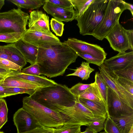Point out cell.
Instances as JSON below:
<instances>
[{
  "instance_id": "cell-1",
  "label": "cell",
  "mask_w": 133,
  "mask_h": 133,
  "mask_svg": "<svg viewBox=\"0 0 133 133\" xmlns=\"http://www.w3.org/2000/svg\"><path fill=\"white\" fill-rule=\"evenodd\" d=\"M78 55L64 42L38 48L37 63L41 75L51 78L63 75Z\"/></svg>"
},
{
  "instance_id": "cell-2",
  "label": "cell",
  "mask_w": 133,
  "mask_h": 133,
  "mask_svg": "<svg viewBox=\"0 0 133 133\" xmlns=\"http://www.w3.org/2000/svg\"><path fill=\"white\" fill-rule=\"evenodd\" d=\"M30 96L37 102L53 110L58 106H72L77 101V98L68 87L58 83L37 89Z\"/></svg>"
},
{
  "instance_id": "cell-3",
  "label": "cell",
  "mask_w": 133,
  "mask_h": 133,
  "mask_svg": "<svg viewBox=\"0 0 133 133\" xmlns=\"http://www.w3.org/2000/svg\"><path fill=\"white\" fill-rule=\"evenodd\" d=\"M22 108L33 116L43 127L56 128L62 126L67 118L58 112L37 102L30 96L24 97Z\"/></svg>"
},
{
  "instance_id": "cell-4",
  "label": "cell",
  "mask_w": 133,
  "mask_h": 133,
  "mask_svg": "<svg viewBox=\"0 0 133 133\" xmlns=\"http://www.w3.org/2000/svg\"><path fill=\"white\" fill-rule=\"evenodd\" d=\"M110 0H94L81 16L76 19L80 34L92 36L101 24Z\"/></svg>"
},
{
  "instance_id": "cell-5",
  "label": "cell",
  "mask_w": 133,
  "mask_h": 133,
  "mask_svg": "<svg viewBox=\"0 0 133 133\" xmlns=\"http://www.w3.org/2000/svg\"><path fill=\"white\" fill-rule=\"evenodd\" d=\"M29 17L27 13L18 8L0 12V34L18 33L23 35Z\"/></svg>"
},
{
  "instance_id": "cell-6",
  "label": "cell",
  "mask_w": 133,
  "mask_h": 133,
  "mask_svg": "<svg viewBox=\"0 0 133 133\" xmlns=\"http://www.w3.org/2000/svg\"><path fill=\"white\" fill-rule=\"evenodd\" d=\"M125 2L121 0H110L101 24L92 36L102 40L119 21L123 12L127 9Z\"/></svg>"
},
{
  "instance_id": "cell-7",
  "label": "cell",
  "mask_w": 133,
  "mask_h": 133,
  "mask_svg": "<svg viewBox=\"0 0 133 133\" xmlns=\"http://www.w3.org/2000/svg\"><path fill=\"white\" fill-rule=\"evenodd\" d=\"M105 38L108 41L111 47L115 51L125 52L133 50V30H127L117 23Z\"/></svg>"
},
{
  "instance_id": "cell-8",
  "label": "cell",
  "mask_w": 133,
  "mask_h": 133,
  "mask_svg": "<svg viewBox=\"0 0 133 133\" xmlns=\"http://www.w3.org/2000/svg\"><path fill=\"white\" fill-rule=\"evenodd\" d=\"M66 117V122L79 126H88L92 121L94 117L88 109L77 101L73 106L66 107L57 106L54 110Z\"/></svg>"
},
{
  "instance_id": "cell-9",
  "label": "cell",
  "mask_w": 133,
  "mask_h": 133,
  "mask_svg": "<svg viewBox=\"0 0 133 133\" xmlns=\"http://www.w3.org/2000/svg\"><path fill=\"white\" fill-rule=\"evenodd\" d=\"M101 74L108 86L114 90L120 99L126 104L133 108V95L125 90L116 81L113 72L104 65L98 67Z\"/></svg>"
},
{
  "instance_id": "cell-10",
  "label": "cell",
  "mask_w": 133,
  "mask_h": 133,
  "mask_svg": "<svg viewBox=\"0 0 133 133\" xmlns=\"http://www.w3.org/2000/svg\"><path fill=\"white\" fill-rule=\"evenodd\" d=\"M64 42L77 53L90 55L104 61L106 58L107 54L103 49L97 44L72 38H68Z\"/></svg>"
},
{
  "instance_id": "cell-11",
  "label": "cell",
  "mask_w": 133,
  "mask_h": 133,
  "mask_svg": "<svg viewBox=\"0 0 133 133\" xmlns=\"http://www.w3.org/2000/svg\"><path fill=\"white\" fill-rule=\"evenodd\" d=\"M107 107V115L111 118L133 114V108L123 102L116 93L108 86Z\"/></svg>"
},
{
  "instance_id": "cell-12",
  "label": "cell",
  "mask_w": 133,
  "mask_h": 133,
  "mask_svg": "<svg viewBox=\"0 0 133 133\" xmlns=\"http://www.w3.org/2000/svg\"><path fill=\"white\" fill-rule=\"evenodd\" d=\"M13 121L17 133H22L43 127L33 116L22 108L18 109L14 114Z\"/></svg>"
},
{
  "instance_id": "cell-13",
  "label": "cell",
  "mask_w": 133,
  "mask_h": 133,
  "mask_svg": "<svg viewBox=\"0 0 133 133\" xmlns=\"http://www.w3.org/2000/svg\"><path fill=\"white\" fill-rule=\"evenodd\" d=\"M22 39L38 48L43 47L60 41L52 32L44 33L29 29H27Z\"/></svg>"
},
{
  "instance_id": "cell-14",
  "label": "cell",
  "mask_w": 133,
  "mask_h": 133,
  "mask_svg": "<svg viewBox=\"0 0 133 133\" xmlns=\"http://www.w3.org/2000/svg\"><path fill=\"white\" fill-rule=\"evenodd\" d=\"M29 29L32 30L49 33V17L41 11L34 10L30 13L28 19Z\"/></svg>"
},
{
  "instance_id": "cell-15",
  "label": "cell",
  "mask_w": 133,
  "mask_h": 133,
  "mask_svg": "<svg viewBox=\"0 0 133 133\" xmlns=\"http://www.w3.org/2000/svg\"><path fill=\"white\" fill-rule=\"evenodd\" d=\"M43 8L48 14L55 19L61 22H68L75 19V11L74 9L63 8L45 0Z\"/></svg>"
},
{
  "instance_id": "cell-16",
  "label": "cell",
  "mask_w": 133,
  "mask_h": 133,
  "mask_svg": "<svg viewBox=\"0 0 133 133\" xmlns=\"http://www.w3.org/2000/svg\"><path fill=\"white\" fill-rule=\"evenodd\" d=\"M133 62V51L119 52L116 55L107 59L103 62L104 65L113 72L122 69Z\"/></svg>"
},
{
  "instance_id": "cell-17",
  "label": "cell",
  "mask_w": 133,
  "mask_h": 133,
  "mask_svg": "<svg viewBox=\"0 0 133 133\" xmlns=\"http://www.w3.org/2000/svg\"><path fill=\"white\" fill-rule=\"evenodd\" d=\"M77 100L92 113L94 117L107 118V107L103 100L92 101L80 97L77 98Z\"/></svg>"
},
{
  "instance_id": "cell-18",
  "label": "cell",
  "mask_w": 133,
  "mask_h": 133,
  "mask_svg": "<svg viewBox=\"0 0 133 133\" xmlns=\"http://www.w3.org/2000/svg\"><path fill=\"white\" fill-rule=\"evenodd\" d=\"M27 62L31 65L37 63L38 48L23 40L22 38L15 43Z\"/></svg>"
},
{
  "instance_id": "cell-19",
  "label": "cell",
  "mask_w": 133,
  "mask_h": 133,
  "mask_svg": "<svg viewBox=\"0 0 133 133\" xmlns=\"http://www.w3.org/2000/svg\"><path fill=\"white\" fill-rule=\"evenodd\" d=\"M11 76L20 80L38 83L45 86L57 83L54 81L49 79L44 76L26 74L22 72L14 71V75Z\"/></svg>"
},
{
  "instance_id": "cell-20",
  "label": "cell",
  "mask_w": 133,
  "mask_h": 133,
  "mask_svg": "<svg viewBox=\"0 0 133 133\" xmlns=\"http://www.w3.org/2000/svg\"><path fill=\"white\" fill-rule=\"evenodd\" d=\"M0 85L6 87H18L35 89L46 87L38 83L20 80L11 76L6 78Z\"/></svg>"
},
{
  "instance_id": "cell-21",
  "label": "cell",
  "mask_w": 133,
  "mask_h": 133,
  "mask_svg": "<svg viewBox=\"0 0 133 133\" xmlns=\"http://www.w3.org/2000/svg\"><path fill=\"white\" fill-rule=\"evenodd\" d=\"M5 52L14 62L22 68L27 64V61L20 51L16 47L15 43L3 46Z\"/></svg>"
},
{
  "instance_id": "cell-22",
  "label": "cell",
  "mask_w": 133,
  "mask_h": 133,
  "mask_svg": "<svg viewBox=\"0 0 133 133\" xmlns=\"http://www.w3.org/2000/svg\"><path fill=\"white\" fill-rule=\"evenodd\" d=\"M111 118L121 133H128L133 126V114Z\"/></svg>"
},
{
  "instance_id": "cell-23",
  "label": "cell",
  "mask_w": 133,
  "mask_h": 133,
  "mask_svg": "<svg viewBox=\"0 0 133 133\" xmlns=\"http://www.w3.org/2000/svg\"><path fill=\"white\" fill-rule=\"evenodd\" d=\"M16 6L18 8L38 9L43 5L45 0H8Z\"/></svg>"
},
{
  "instance_id": "cell-24",
  "label": "cell",
  "mask_w": 133,
  "mask_h": 133,
  "mask_svg": "<svg viewBox=\"0 0 133 133\" xmlns=\"http://www.w3.org/2000/svg\"><path fill=\"white\" fill-rule=\"evenodd\" d=\"M88 62H83L80 66L76 69H70L74 72L66 75V76H76L80 78L83 80H87L90 77V74L94 71L95 69L91 68Z\"/></svg>"
},
{
  "instance_id": "cell-25",
  "label": "cell",
  "mask_w": 133,
  "mask_h": 133,
  "mask_svg": "<svg viewBox=\"0 0 133 133\" xmlns=\"http://www.w3.org/2000/svg\"><path fill=\"white\" fill-rule=\"evenodd\" d=\"M78 97L92 101H99L103 100L98 88L95 82L94 85L86 89Z\"/></svg>"
},
{
  "instance_id": "cell-26",
  "label": "cell",
  "mask_w": 133,
  "mask_h": 133,
  "mask_svg": "<svg viewBox=\"0 0 133 133\" xmlns=\"http://www.w3.org/2000/svg\"><path fill=\"white\" fill-rule=\"evenodd\" d=\"M94 0H70L75 10L76 19L79 18Z\"/></svg>"
},
{
  "instance_id": "cell-27",
  "label": "cell",
  "mask_w": 133,
  "mask_h": 133,
  "mask_svg": "<svg viewBox=\"0 0 133 133\" xmlns=\"http://www.w3.org/2000/svg\"><path fill=\"white\" fill-rule=\"evenodd\" d=\"M95 79L94 82L98 88L103 101L107 106V87L108 86L99 72H96Z\"/></svg>"
},
{
  "instance_id": "cell-28",
  "label": "cell",
  "mask_w": 133,
  "mask_h": 133,
  "mask_svg": "<svg viewBox=\"0 0 133 133\" xmlns=\"http://www.w3.org/2000/svg\"><path fill=\"white\" fill-rule=\"evenodd\" d=\"M81 126L66 122L62 126L54 128L53 133H80Z\"/></svg>"
},
{
  "instance_id": "cell-29",
  "label": "cell",
  "mask_w": 133,
  "mask_h": 133,
  "mask_svg": "<svg viewBox=\"0 0 133 133\" xmlns=\"http://www.w3.org/2000/svg\"><path fill=\"white\" fill-rule=\"evenodd\" d=\"M117 76L133 82V62L124 68L113 72Z\"/></svg>"
},
{
  "instance_id": "cell-30",
  "label": "cell",
  "mask_w": 133,
  "mask_h": 133,
  "mask_svg": "<svg viewBox=\"0 0 133 133\" xmlns=\"http://www.w3.org/2000/svg\"><path fill=\"white\" fill-rule=\"evenodd\" d=\"M23 35L18 33L0 34V42L12 43L22 38Z\"/></svg>"
},
{
  "instance_id": "cell-31",
  "label": "cell",
  "mask_w": 133,
  "mask_h": 133,
  "mask_svg": "<svg viewBox=\"0 0 133 133\" xmlns=\"http://www.w3.org/2000/svg\"><path fill=\"white\" fill-rule=\"evenodd\" d=\"M8 111L5 100L0 99V129L8 121Z\"/></svg>"
},
{
  "instance_id": "cell-32",
  "label": "cell",
  "mask_w": 133,
  "mask_h": 133,
  "mask_svg": "<svg viewBox=\"0 0 133 133\" xmlns=\"http://www.w3.org/2000/svg\"><path fill=\"white\" fill-rule=\"evenodd\" d=\"M94 84L95 82L90 84H84L79 83L69 88V90L71 92L78 98L86 89Z\"/></svg>"
},
{
  "instance_id": "cell-33",
  "label": "cell",
  "mask_w": 133,
  "mask_h": 133,
  "mask_svg": "<svg viewBox=\"0 0 133 133\" xmlns=\"http://www.w3.org/2000/svg\"><path fill=\"white\" fill-rule=\"evenodd\" d=\"M5 87L9 96L23 93L27 94L30 96L34 94L37 90L18 87Z\"/></svg>"
},
{
  "instance_id": "cell-34",
  "label": "cell",
  "mask_w": 133,
  "mask_h": 133,
  "mask_svg": "<svg viewBox=\"0 0 133 133\" xmlns=\"http://www.w3.org/2000/svg\"><path fill=\"white\" fill-rule=\"evenodd\" d=\"M50 25L52 30L56 36H62L64 30V25L63 23L54 18H52L50 20Z\"/></svg>"
},
{
  "instance_id": "cell-35",
  "label": "cell",
  "mask_w": 133,
  "mask_h": 133,
  "mask_svg": "<svg viewBox=\"0 0 133 133\" xmlns=\"http://www.w3.org/2000/svg\"><path fill=\"white\" fill-rule=\"evenodd\" d=\"M0 68L6 70L22 72L19 66L9 60L0 58Z\"/></svg>"
},
{
  "instance_id": "cell-36",
  "label": "cell",
  "mask_w": 133,
  "mask_h": 133,
  "mask_svg": "<svg viewBox=\"0 0 133 133\" xmlns=\"http://www.w3.org/2000/svg\"><path fill=\"white\" fill-rule=\"evenodd\" d=\"M103 129L106 133H121L111 118L108 115L104 122Z\"/></svg>"
},
{
  "instance_id": "cell-37",
  "label": "cell",
  "mask_w": 133,
  "mask_h": 133,
  "mask_svg": "<svg viewBox=\"0 0 133 133\" xmlns=\"http://www.w3.org/2000/svg\"><path fill=\"white\" fill-rule=\"evenodd\" d=\"M106 118L95 117L92 122L87 126L97 133L103 129Z\"/></svg>"
},
{
  "instance_id": "cell-38",
  "label": "cell",
  "mask_w": 133,
  "mask_h": 133,
  "mask_svg": "<svg viewBox=\"0 0 133 133\" xmlns=\"http://www.w3.org/2000/svg\"><path fill=\"white\" fill-rule=\"evenodd\" d=\"M114 74L117 82L127 91L133 95V82L125 78L118 77L114 73Z\"/></svg>"
},
{
  "instance_id": "cell-39",
  "label": "cell",
  "mask_w": 133,
  "mask_h": 133,
  "mask_svg": "<svg viewBox=\"0 0 133 133\" xmlns=\"http://www.w3.org/2000/svg\"><path fill=\"white\" fill-rule=\"evenodd\" d=\"M78 56H79L89 63H92L98 66L103 63L104 61L96 58L92 56L87 54L81 53H77Z\"/></svg>"
},
{
  "instance_id": "cell-40",
  "label": "cell",
  "mask_w": 133,
  "mask_h": 133,
  "mask_svg": "<svg viewBox=\"0 0 133 133\" xmlns=\"http://www.w3.org/2000/svg\"><path fill=\"white\" fill-rule=\"evenodd\" d=\"M22 72L25 74L31 75L39 76L41 75L40 70L37 63L23 69L22 70Z\"/></svg>"
},
{
  "instance_id": "cell-41",
  "label": "cell",
  "mask_w": 133,
  "mask_h": 133,
  "mask_svg": "<svg viewBox=\"0 0 133 133\" xmlns=\"http://www.w3.org/2000/svg\"><path fill=\"white\" fill-rule=\"evenodd\" d=\"M50 2L60 7L68 9H74L70 0H47Z\"/></svg>"
},
{
  "instance_id": "cell-42",
  "label": "cell",
  "mask_w": 133,
  "mask_h": 133,
  "mask_svg": "<svg viewBox=\"0 0 133 133\" xmlns=\"http://www.w3.org/2000/svg\"><path fill=\"white\" fill-rule=\"evenodd\" d=\"M54 129V128L42 127L22 133H53Z\"/></svg>"
},
{
  "instance_id": "cell-43",
  "label": "cell",
  "mask_w": 133,
  "mask_h": 133,
  "mask_svg": "<svg viewBox=\"0 0 133 133\" xmlns=\"http://www.w3.org/2000/svg\"><path fill=\"white\" fill-rule=\"evenodd\" d=\"M15 71L8 70L0 68V85L7 77L13 76Z\"/></svg>"
},
{
  "instance_id": "cell-44",
  "label": "cell",
  "mask_w": 133,
  "mask_h": 133,
  "mask_svg": "<svg viewBox=\"0 0 133 133\" xmlns=\"http://www.w3.org/2000/svg\"><path fill=\"white\" fill-rule=\"evenodd\" d=\"M0 58L6 59L14 62L5 52L3 46H0Z\"/></svg>"
},
{
  "instance_id": "cell-45",
  "label": "cell",
  "mask_w": 133,
  "mask_h": 133,
  "mask_svg": "<svg viewBox=\"0 0 133 133\" xmlns=\"http://www.w3.org/2000/svg\"><path fill=\"white\" fill-rule=\"evenodd\" d=\"M9 96L6 87L0 85V99Z\"/></svg>"
},
{
  "instance_id": "cell-46",
  "label": "cell",
  "mask_w": 133,
  "mask_h": 133,
  "mask_svg": "<svg viewBox=\"0 0 133 133\" xmlns=\"http://www.w3.org/2000/svg\"><path fill=\"white\" fill-rule=\"evenodd\" d=\"M125 4H126L127 9H128L129 10L132 15L133 16V5L132 4H131L128 3H127L126 2H125Z\"/></svg>"
},
{
  "instance_id": "cell-47",
  "label": "cell",
  "mask_w": 133,
  "mask_h": 133,
  "mask_svg": "<svg viewBox=\"0 0 133 133\" xmlns=\"http://www.w3.org/2000/svg\"><path fill=\"white\" fill-rule=\"evenodd\" d=\"M80 133H97L96 132L90 129V128L87 127L85 131L82 132H81Z\"/></svg>"
},
{
  "instance_id": "cell-48",
  "label": "cell",
  "mask_w": 133,
  "mask_h": 133,
  "mask_svg": "<svg viewBox=\"0 0 133 133\" xmlns=\"http://www.w3.org/2000/svg\"><path fill=\"white\" fill-rule=\"evenodd\" d=\"M4 0H0V10L5 4Z\"/></svg>"
},
{
  "instance_id": "cell-49",
  "label": "cell",
  "mask_w": 133,
  "mask_h": 133,
  "mask_svg": "<svg viewBox=\"0 0 133 133\" xmlns=\"http://www.w3.org/2000/svg\"><path fill=\"white\" fill-rule=\"evenodd\" d=\"M128 133H133V126L132 127Z\"/></svg>"
},
{
  "instance_id": "cell-50",
  "label": "cell",
  "mask_w": 133,
  "mask_h": 133,
  "mask_svg": "<svg viewBox=\"0 0 133 133\" xmlns=\"http://www.w3.org/2000/svg\"><path fill=\"white\" fill-rule=\"evenodd\" d=\"M99 133H106L105 131L104 132H100Z\"/></svg>"
},
{
  "instance_id": "cell-51",
  "label": "cell",
  "mask_w": 133,
  "mask_h": 133,
  "mask_svg": "<svg viewBox=\"0 0 133 133\" xmlns=\"http://www.w3.org/2000/svg\"><path fill=\"white\" fill-rule=\"evenodd\" d=\"M0 133H5L3 131H0Z\"/></svg>"
}]
</instances>
